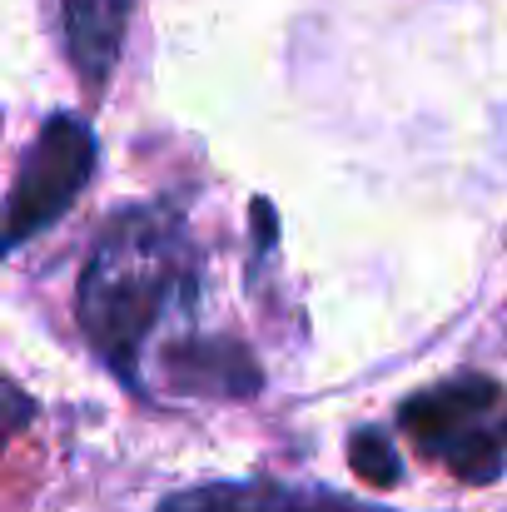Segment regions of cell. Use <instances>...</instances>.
Segmentation results:
<instances>
[{"instance_id": "1", "label": "cell", "mask_w": 507, "mask_h": 512, "mask_svg": "<svg viewBox=\"0 0 507 512\" xmlns=\"http://www.w3.org/2000/svg\"><path fill=\"white\" fill-rule=\"evenodd\" d=\"M199 284H204V259L184 229V214L174 204L125 209L100 234L80 274L75 294L80 334L125 388L145 393L140 363L150 358V343L160 329L194 319Z\"/></svg>"}, {"instance_id": "2", "label": "cell", "mask_w": 507, "mask_h": 512, "mask_svg": "<svg viewBox=\"0 0 507 512\" xmlns=\"http://www.w3.org/2000/svg\"><path fill=\"white\" fill-rule=\"evenodd\" d=\"M498 403H503L498 383L468 373V378H453V383L413 393L398 408V423L453 478H463V483H498L507 463V443H503V428H488Z\"/></svg>"}, {"instance_id": "3", "label": "cell", "mask_w": 507, "mask_h": 512, "mask_svg": "<svg viewBox=\"0 0 507 512\" xmlns=\"http://www.w3.org/2000/svg\"><path fill=\"white\" fill-rule=\"evenodd\" d=\"M95 170V130L60 110L40 125L35 145L25 150V165L10 184V199H5V224H0V254L25 244L30 234L50 229L75 199L80 189L90 184Z\"/></svg>"}, {"instance_id": "4", "label": "cell", "mask_w": 507, "mask_h": 512, "mask_svg": "<svg viewBox=\"0 0 507 512\" xmlns=\"http://www.w3.org/2000/svg\"><path fill=\"white\" fill-rule=\"evenodd\" d=\"M160 373L165 388L179 398H224V403H244L264 388L259 358L249 353V343L219 339V334H184L160 348Z\"/></svg>"}, {"instance_id": "5", "label": "cell", "mask_w": 507, "mask_h": 512, "mask_svg": "<svg viewBox=\"0 0 507 512\" xmlns=\"http://www.w3.org/2000/svg\"><path fill=\"white\" fill-rule=\"evenodd\" d=\"M155 512H388L324 488H289V483H204L165 498Z\"/></svg>"}, {"instance_id": "6", "label": "cell", "mask_w": 507, "mask_h": 512, "mask_svg": "<svg viewBox=\"0 0 507 512\" xmlns=\"http://www.w3.org/2000/svg\"><path fill=\"white\" fill-rule=\"evenodd\" d=\"M70 65L90 90H105V80L120 65L125 30H130V0H60Z\"/></svg>"}, {"instance_id": "7", "label": "cell", "mask_w": 507, "mask_h": 512, "mask_svg": "<svg viewBox=\"0 0 507 512\" xmlns=\"http://www.w3.org/2000/svg\"><path fill=\"white\" fill-rule=\"evenodd\" d=\"M348 463H353V473H358L363 483H373V488H393V483L403 478V463H398L393 443H388L383 433H373V428L353 433V443H348Z\"/></svg>"}, {"instance_id": "8", "label": "cell", "mask_w": 507, "mask_h": 512, "mask_svg": "<svg viewBox=\"0 0 507 512\" xmlns=\"http://www.w3.org/2000/svg\"><path fill=\"white\" fill-rule=\"evenodd\" d=\"M30 418H35V403H30V393L0 373V453L10 448V438H15V433H20Z\"/></svg>"}, {"instance_id": "9", "label": "cell", "mask_w": 507, "mask_h": 512, "mask_svg": "<svg viewBox=\"0 0 507 512\" xmlns=\"http://www.w3.org/2000/svg\"><path fill=\"white\" fill-rule=\"evenodd\" d=\"M254 229H259V254H269L274 249V209H269V199H254Z\"/></svg>"}, {"instance_id": "10", "label": "cell", "mask_w": 507, "mask_h": 512, "mask_svg": "<svg viewBox=\"0 0 507 512\" xmlns=\"http://www.w3.org/2000/svg\"><path fill=\"white\" fill-rule=\"evenodd\" d=\"M503 443H507V413H503Z\"/></svg>"}]
</instances>
